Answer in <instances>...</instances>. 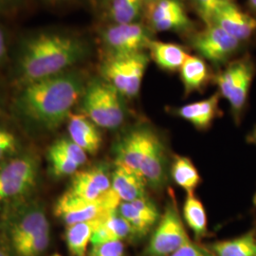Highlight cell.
Returning <instances> with one entry per match:
<instances>
[{"label":"cell","mask_w":256,"mask_h":256,"mask_svg":"<svg viewBox=\"0 0 256 256\" xmlns=\"http://www.w3.org/2000/svg\"><path fill=\"white\" fill-rule=\"evenodd\" d=\"M178 72L186 95L203 90L212 77L206 61L196 55H189Z\"/></svg>","instance_id":"cell-22"},{"label":"cell","mask_w":256,"mask_h":256,"mask_svg":"<svg viewBox=\"0 0 256 256\" xmlns=\"http://www.w3.org/2000/svg\"><path fill=\"white\" fill-rule=\"evenodd\" d=\"M48 158L52 173L57 178L74 176L80 167L54 144L48 149Z\"/></svg>","instance_id":"cell-30"},{"label":"cell","mask_w":256,"mask_h":256,"mask_svg":"<svg viewBox=\"0 0 256 256\" xmlns=\"http://www.w3.org/2000/svg\"><path fill=\"white\" fill-rule=\"evenodd\" d=\"M70 140L82 148L86 154L95 155L102 146V135L98 126L84 114L72 113L68 119Z\"/></svg>","instance_id":"cell-19"},{"label":"cell","mask_w":256,"mask_h":256,"mask_svg":"<svg viewBox=\"0 0 256 256\" xmlns=\"http://www.w3.org/2000/svg\"><path fill=\"white\" fill-rule=\"evenodd\" d=\"M248 4L250 9L256 12V0H248Z\"/></svg>","instance_id":"cell-39"},{"label":"cell","mask_w":256,"mask_h":256,"mask_svg":"<svg viewBox=\"0 0 256 256\" xmlns=\"http://www.w3.org/2000/svg\"><path fill=\"white\" fill-rule=\"evenodd\" d=\"M101 218L75 223L66 226V241L70 252L74 256H86L88 247Z\"/></svg>","instance_id":"cell-25"},{"label":"cell","mask_w":256,"mask_h":256,"mask_svg":"<svg viewBox=\"0 0 256 256\" xmlns=\"http://www.w3.org/2000/svg\"><path fill=\"white\" fill-rule=\"evenodd\" d=\"M147 26L154 32H172L189 34L192 21L188 16L182 0H158L146 6Z\"/></svg>","instance_id":"cell-10"},{"label":"cell","mask_w":256,"mask_h":256,"mask_svg":"<svg viewBox=\"0 0 256 256\" xmlns=\"http://www.w3.org/2000/svg\"><path fill=\"white\" fill-rule=\"evenodd\" d=\"M124 97L102 78L88 81L81 98L84 115L98 126L106 129L120 128L126 118Z\"/></svg>","instance_id":"cell-3"},{"label":"cell","mask_w":256,"mask_h":256,"mask_svg":"<svg viewBox=\"0 0 256 256\" xmlns=\"http://www.w3.org/2000/svg\"><path fill=\"white\" fill-rule=\"evenodd\" d=\"M48 2H50V3H54V4H57V3H64V2H68V0H46Z\"/></svg>","instance_id":"cell-40"},{"label":"cell","mask_w":256,"mask_h":256,"mask_svg":"<svg viewBox=\"0 0 256 256\" xmlns=\"http://www.w3.org/2000/svg\"><path fill=\"white\" fill-rule=\"evenodd\" d=\"M50 240V228L12 246L18 256H40L46 250Z\"/></svg>","instance_id":"cell-29"},{"label":"cell","mask_w":256,"mask_h":256,"mask_svg":"<svg viewBox=\"0 0 256 256\" xmlns=\"http://www.w3.org/2000/svg\"><path fill=\"white\" fill-rule=\"evenodd\" d=\"M9 57L8 38L4 28L0 26V66L5 64Z\"/></svg>","instance_id":"cell-36"},{"label":"cell","mask_w":256,"mask_h":256,"mask_svg":"<svg viewBox=\"0 0 256 256\" xmlns=\"http://www.w3.org/2000/svg\"><path fill=\"white\" fill-rule=\"evenodd\" d=\"M50 228L46 212L39 203L32 202L23 205L10 218V238L12 246Z\"/></svg>","instance_id":"cell-13"},{"label":"cell","mask_w":256,"mask_h":256,"mask_svg":"<svg viewBox=\"0 0 256 256\" xmlns=\"http://www.w3.org/2000/svg\"><path fill=\"white\" fill-rule=\"evenodd\" d=\"M220 97L218 92L214 93L205 100L188 104L176 108L174 113L176 116L192 124L196 129L206 130L221 114Z\"/></svg>","instance_id":"cell-18"},{"label":"cell","mask_w":256,"mask_h":256,"mask_svg":"<svg viewBox=\"0 0 256 256\" xmlns=\"http://www.w3.org/2000/svg\"><path fill=\"white\" fill-rule=\"evenodd\" d=\"M18 142L16 137L9 130L0 128V162L12 158L18 151Z\"/></svg>","instance_id":"cell-33"},{"label":"cell","mask_w":256,"mask_h":256,"mask_svg":"<svg viewBox=\"0 0 256 256\" xmlns=\"http://www.w3.org/2000/svg\"><path fill=\"white\" fill-rule=\"evenodd\" d=\"M153 32L142 22L108 24L100 32L104 55L133 54L147 52Z\"/></svg>","instance_id":"cell-6"},{"label":"cell","mask_w":256,"mask_h":256,"mask_svg":"<svg viewBox=\"0 0 256 256\" xmlns=\"http://www.w3.org/2000/svg\"><path fill=\"white\" fill-rule=\"evenodd\" d=\"M106 6L108 24L138 23L146 12L144 0H108Z\"/></svg>","instance_id":"cell-24"},{"label":"cell","mask_w":256,"mask_h":256,"mask_svg":"<svg viewBox=\"0 0 256 256\" xmlns=\"http://www.w3.org/2000/svg\"><path fill=\"white\" fill-rule=\"evenodd\" d=\"M189 240L176 205L168 203L149 241L146 254L149 256H171Z\"/></svg>","instance_id":"cell-9"},{"label":"cell","mask_w":256,"mask_h":256,"mask_svg":"<svg viewBox=\"0 0 256 256\" xmlns=\"http://www.w3.org/2000/svg\"><path fill=\"white\" fill-rule=\"evenodd\" d=\"M39 164L34 156L10 158L0 164V203L24 198L36 185Z\"/></svg>","instance_id":"cell-5"},{"label":"cell","mask_w":256,"mask_h":256,"mask_svg":"<svg viewBox=\"0 0 256 256\" xmlns=\"http://www.w3.org/2000/svg\"><path fill=\"white\" fill-rule=\"evenodd\" d=\"M224 0H191L192 8L204 22L205 26L212 25L214 16Z\"/></svg>","instance_id":"cell-31"},{"label":"cell","mask_w":256,"mask_h":256,"mask_svg":"<svg viewBox=\"0 0 256 256\" xmlns=\"http://www.w3.org/2000/svg\"><path fill=\"white\" fill-rule=\"evenodd\" d=\"M169 256H216L210 250H206L200 245L192 243L191 240L186 242L182 247L176 250Z\"/></svg>","instance_id":"cell-35"},{"label":"cell","mask_w":256,"mask_h":256,"mask_svg":"<svg viewBox=\"0 0 256 256\" xmlns=\"http://www.w3.org/2000/svg\"><path fill=\"white\" fill-rule=\"evenodd\" d=\"M248 140H250V142H252L254 144H256V128L252 131V135L248 137Z\"/></svg>","instance_id":"cell-38"},{"label":"cell","mask_w":256,"mask_h":256,"mask_svg":"<svg viewBox=\"0 0 256 256\" xmlns=\"http://www.w3.org/2000/svg\"><path fill=\"white\" fill-rule=\"evenodd\" d=\"M147 52L133 54L104 55L100 64L102 79L126 99L138 94L150 61Z\"/></svg>","instance_id":"cell-4"},{"label":"cell","mask_w":256,"mask_h":256,"mask_svg":"<svg viewBox=\"0 0 256 256\" xmlns=\"http://www.w3.org/2000/svg\"><path fill=\"white\" fill-rule=\"evenodd\" d=\"M167 156L164 144L156 134L140 167V173L146 178L147 184L154 189H162L166 182Z\"/></svg>","instance_id":"cell-16"},{"label":"cell","mask_w":256,"mask_h":256,"mask_svg":"<svg viewBox=\"0 0 256 256\" xmlns=\"http://www.w3.org/2000/svg\"><path fill=\"white\" fill-rule=\"evenodd\" d=\"M190 45L203 60L220 66L236 54L242 43L218 25L212 24L194 34Z\"/></svg>","instance_id":"cell-8"},{"label":"cell","mask_w":256,"mask_h":256,"mask_svg":"<svg viewBox=\"0 0 256 256\" xmlns=\"http://www.w3.org/2000/svg\"><path fill=\"white\" fill-rule=\"evenodd\" d=\"M256 74V66L248 58H243V64L227 101L230 106L234 118L239 122L247 102L248 92Z\"/></svg>","instance_id":"cell-23"},{"label":"cell","mask_w":256,"mask_h":256,"mask_svg":"<svg viewBox=\"0 0 256 256\" xmlns=\"http://www.w3.org/2000/svg\"><path fill=\"white\" fill-rule=\"evenodd\" d=\"M22 0H0V14H6L18 8Z\"/></svg>","instance_id":"cell-37"},{"label":"cell","mask_w":256,"mask_h":256,"mask_svg":"<svg viewBox=\"0 0 256 256\" xmlns=\"http://www.w3.org/2000/svg\"><path fill=\"white\" fill-rule=\"evenodd\" d=\"M94 2H96V3H104V4H106V2L108 1V0H93Z\"/></svg>","instance_id":"cell-42"},{"label":"cell","mask_w":256,"mask_h":256,"mask_svg":"<svg viewBox=\"0 0 256 256\" xmlns=\"http://www.w3.org/2000/svg\"><path fill=\"white\" fill-rule=\"evenodd\" d=\"M147 52L150 59L153 60L160 68L170 72L180 70L190 55L187 50L180 45L154 39L150 42Z\"/></svg>","instance_id":"cell-20"},{"label":"cell","mask_w":256,"mask_h":256,"mask_svg":"<svg viewBox=\"0 0 256 256\" xmlns=\"http://www.w3.org/2000/svg\"><path fill=\"white\" fill-rule=\"evenodd\" d=\"M88 256H124V246L122 241H110L92 245Z\"/></svg>","instance_id":"cell-34"},{"label":"cell","mask_w":256,"mask_h":256,"mask_svg":"<svg viewBox=\"0 0 256 256\" xmlns=\"http://www.w3.org/2000/svg\"><path fill=\"white\" fill-rule=\"evenodd\" d=\"M156 135L155 131L146 126H138L130 129L115 146L116 164L140 173V164Z\"/></svg>","instance_id":"cell-11"},{"label":"cell","mask_w":256,"mask_h":256,"mask_svg":"<svg viewBox=\"0 0 256 256\" xmlns=\"http://www.w3.org/2000/svg\"><path fill=\"white\" fill-rule=\"evenodd\" d=\"M156 1H158V0H144V2L146 3V6L148 5V4H150V3H153V2H156Z\"/></svg>","instance_id":"cell-41"},{"label":"cell","mask_w":256,"mask_h":256,"mask_svg":"<svg viewBox=\"0 0 256 256\" xmlns=\"http://www.w3.org/2000/svg\"><path fill=\"white\" fill-rule=\"evenodd\" d=\"M171 174L180 187L188 194H192L200 182V176L192 160L186 156H176L171 168Z\"/></svg>","instance_id":"cell-27"},{"label":"cell","mask_w":256,"mask_h":256,"mask_svg":"<svg viewBox=\"0 0 256 256\" xmlns=\"http://www.w3.org/2000/svg\"><path fill=\"white\" fill-rule=\"evenodd\" d=\"M88 82L82 72L72 68L30 82L21 86L14 110L34 128L52 131L68 120Z\"/></svg>","instance_id":"cell-2"},{"label":"cell","mask_w":256,"mask_h":256,"mask_svg":"<svg viewBox=\"0 0 256 256\" xmlns=\"http://www.w3.org/2000/svg\"><path fill=\"white\" fill-rule=\"evenodd\" d=\"M54 146L61 150L64 155L68 156L79 166H82L88 162L86 152L70 138L58 140L57 142H55Z\"/></svg>","instance_id":"cell-32"},{"label":"cell","mask_w":256,"mask_h":256,"mask_svg":"<svg viewBox=\"0 0 256 256\" xmlns=\"http://www.w3.org/2000/svg\"><path fill=\"white\" fill-rule=\"evenodd\" d=\"M212 24L223 28L242 44L256 34V18L245 12L232 0H224Z\"/></svg>","instance_id":"cell-12"},{"label":"cell","mask_w":256,"mask_h":256,"mask_svg":"<svg viewBox=\"0 0 256 256\" xmlns=\"http://www.w3.org/2000/svg\"><path fill=\"white\" fill-rule=\"evenodd\" d=\"M183 216L189 228L196 238H202L207 232V216L200 200L194 194H188L184 206Z\"/></svg>","instance_id":"cell-28"},{"label":"cell","mask_w":256,"mask_h":256,"mask_svg":"<svg viewBox=\"0 0 256 256\" xmlns=\"http://www.w3.org/2000/svg\"><path fill=\"white\" fill-rule=\"evenodd\" d=\"M0 256H10L9 254H7L5 252H3L2 250H0Z\"/></svg>","instance_id":"cell-43"},{"label":"cell","mask_w":256,"mask_h":256,"mask_svg":"<svg viewBox=\"0 0 256 256\" xmlns=\"http://www.w3.org/2000/svg\"><path fill=\"white\" fill-rule=\"evenodd\" d=\"M111 190V176L106 169L94 166L76 172L68 192L86 200H101Z\"/></svg>","instance_id":"cell-14"},{"label":"cell","mask_w":256,"mask_h":256,"mask_svg":"<svg viewBox=\"0 0 256 256\" xmlns=\"http://www.w3.org/2000/svg\"><path fill=\"white\" fill-rule=\"evenodd\" d=\"M120 214L128 221L135 236H146L160 220L155 204L146 196L134 202H120Z\"/></svg>","instance_id":"cell-15"},{"label":"cell","mask_w":256,"mask_h":256,"mask_svg":"<svg viewBox=\"0 0 256 256\" xmlns=\"http://www.w3.org/2000/svg\"><path fill=\"white\" fill-rule=\"evenodd\" d=\"M92 52L82 36L60 30L28 34L19 42L14 74L21 86L72 70Z\"/></svg>","instance_id":"cell-1"},{"label":"cell","mask_w":256,"mask_h":256,"mask_svg":"<svg viewBox=\"0 0 256 256\" xmlns=\"http://www.w3.org/2000/svg\"><path fill=\"white\" fill-rule=\"evenodd\" d=\"M146 185L142 174L124 165L116 164L111 176V187L122 202H134L144 198Z\"/></svg>","instance_id":"cell-17"},{"label":"cell","mask_w":256,"mask_h":256,"mask_svg":"<svg viewBox=\"0 0 256 256\" xmlns=\"http://www.w3.org/2000/svg\"><path fill=\"white\" fill-rule=\"evenodd\" d=\"M120 200L112 190L101 200H86L64 192L55 204V214L68 225L101 218L119 207Z\"/></svg>","instance_id":"cell-7"},{"label":"cell","mask_w":256,"mask_h":256,"mask_svg":"<svg viewBox=\"0 0 256 256\" xmlns=\"http://www.w3.org/2000/svg\"><path fill=\"white\" fill-rule=\"evenodd\" d=\"M216 256H256V236L250 232L239 238L220 241L210 246Z\"/></svg>","instance_id":"cell-26"},{"label":"cell","mask_w":256,"mask_h":256,"mask_svg":"<svg viewBox=\"0 0 256 256\" xmlns=\"http://www.w3.org/2000/svg\"><path fill=\"white\" fill-rule=\"evenodd\" d=\"M134 234L126 220L120 214L118 209L110 210L101 218L92 238V245L110 241H122Z\"/></svg>","instance_id":"cell-21"},{"label":"cell","mask_w":256,"mask_h":256,"mask_svg":"<svg viewBox=\"0 0 256 256\" xmlns=\"http://www.w3.org/2000/svg\"><path fill=\"white\" fill-rule=\"evenodd\" d=\"M60 256V254H54V256Z\"/></svg>","instance_id":"cell-44"}]
</instances>
